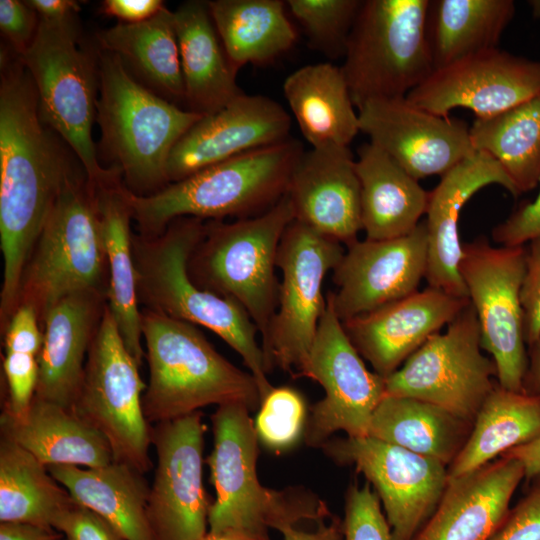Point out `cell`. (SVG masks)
I'll list each match as a JSON object with an SVG mask.
<instances>
[{
	"instance_id": "obj_1",
	"label": "cell",
	"mask_w": 540,
	"mask_h": 540,
	"mask_svg": "<svg viewBox=\"0 0 540 540\" xmlns=\"http://www.w3.org/2000/svg\"><path fill=\"white\" fill-rule=\"evenodd\" d=\"M2 55L0 327L4 332L19 306L21 278L33 247L64 186L79 170L55 132L42 122L34 83L20 57Z\"/></svg>"
},
{
	"instance_id": "obj_2",
	"label": "cell",
	"mask_w": 540,
	"mask_h": 540,
	"mask_svg": "<svg viewBox=\"0 0 540 540\" xmlns=\"http://www.w3.org/2000/svg\"><path fill=\"white\" fill-rule=\"evenodd\" d=\"M205 220H173L158 236L133 234L132 249L139 304L168 317L201 325L237 352L256 379L261 399L273 387L268 378L258 329L236 301L195 284L189 259L204 236Z\"/></svg>"
},
{
	"instance_id": "obj_3",
	"label": "cell",
	"mask_w": 540,
	"mask_h": 540,
	"mask_svg": "<svg viewBox=\"0 0 540 540\" xmlns=\"http://www.w3.org/2000/svg\"><path fill=\"white\" fill-rule=\"evenodd\" d=\"M294 138L251 150L204 168L159 191L140 196L125 188L139 233L158 236L175 219H237L260 215L285 194L304 153Z\"/></svg>"
},
{
	"instance_id": "obj_4",
	"label": "cell",
	"mask_w": 540,
	"mask_h": 540,
	"mask_svg": "<svg viewBox=\"0 0 540 540\" xmlns=\"http://www.w3.org/2000/svg\"><path fill=\"white\" fill-rule=\"evenodd\" d=\"M140 324L149 366L142 397L149 423L174 420L208 405L259 408L256 379L224 358L193 324L146 308Z\"/></svg>"
},
{
	"instance_id": "obj_5",
	"label": "cell",
	"mask_w": 540,
	"mask_h": 540,
	"mask_svg": "<svg viewBox=\"0 0 540 540\" xmlns=\"http://www.w3.org/2000/svg\"><path fill=\"white\" fill-rule=\"evenodd\" d=\"M250 412L232 403L218 406L211 416L214 446L207 463L216 499L210 507L209 530L233 529L269 540V529L330 518L326 503L310 491L274 490L260 483L259 440Z\"/></svg>"
},
{
	"instance_id": "obj_6",
	"label": "cell",
	"mask_w": 540,
	"mask_h": 540,
	"mask_svg": "<svg viewBox=\"0 0 540 540\" xmlns=\"http://www.w3.org/2000/svg\"><path fill=\"white\" fill-rule=\"evenodd\" d=\"M98 75L97 120L104 150L131 192L144 196L159 191L169 184L166 166L173 148L203 115L140 84L117 54H99Z\"/></svg>"
},
{
	"instance_id": "obj_7",
	"label": "cell",
	"mask_w": 540,
	"mask_h": 540,
	"mask_svg": "<svg viewBox=\"0 0 540 540\" xmlns=\"http://www.w3.org/2000/svg\"><path fill=\"white\" fill-rule=\"evenodd\" d=\"M294 219L285 194L260 215L231 222L207 220L204 236L188 262L196 285L245 309L261 334V346L277 309L279 244Z\"/></svg>"
},
{
	"instance_id": "obj_8",
	"label": "cell",
	"mask_w": 540,
	"mask_h": 540,
	"mask_svg": "<svg viewBox=\"0 0 540 540\" xmlns=\"http://www.w3.org/2000/svg\"><path fill=\"white\" fill-rule=\"evenodd\" d=\"M107 287L96 199L85 172L79 171L67 181L33 247L21 278L19 306H31L41 325L65 297L80 292L107 294Z\"/></svg>"
},
{
	"instance_id": "obj_9",
	"label": "cell",
	"mask_w": 540,
	"mask_h": 540,
	"mask_svg": "<svg viewBox=\"0 0 540 540\" xmlns=\"http://www.w3.org/2000/svg\"><path fill=\"white\" fill-rule=\"evenodd\" d=\"M429 0L362 1L341 70L358 110L406 97L433 71L425 22Z\"/></svg>"
},
{
	"instance_id": "obj_10",
	"label": "cell",
	"mask_w": 540,
	"mask_h": 540,
	"mask_svg": "<svg viewBox=\"0 0 540 540\" xmlns=\"http://www.w3.org/2000/svg\"><path fill=\"white\" fill-rule=\"evenodd\" d=\"M34 83L42 122L69 145L92 187L111 172L97 159L92 127L97 117L98 64L81 44L76 19H40L37 33L19 56Z\"/></svg>"
},
{
	"instance_id": "obj_11",
	"label": "cell",
	"mask_w": 540,
	"mask_h": 540,
	"mask_svg": "<svg viewBox=\"0 0 540 540\" xmlns=\"http://www.w3.org/2000/svg\"><path fill=\"white\" fill-rule=\"evenodd\" d=\"M139 367L106 306L71 410L106 438L114 461L144 474L153 466L152 427L143 412Z\"/></svg>"
},
{
	"instance_id": "obj_12",
	"label": "cell",
	"mask_w": 540,
	"mask_h": 540,
	"mask_svg": "<svg viewBox=\"0 0 540 540\" xmlns=\"http://www.w3.org/2000/svg\"><path fill=\"white\" fill-rule=\"evenodd\" d=\"M482 349L478 317L469 303L445 333L430 336L385 378V396L422 400L473 423L497 384L496 365Z\"/></svg>"
},
{
	"instance_id": "obj_13",
	"label": "cell",
	"mask_w": 540,
	"mask_h": 540,
	"mask_svg": "<svg viewBox=\"0 0 540 540\" xmlns=\"http://www.w3.org/2000/svg\"><path fill=\"white\" fill-rule=\"evenodd\" d=\"M345 252L342 243L293 220L279 244L278 303L262 344L268 372L274 367L297 376L313 344L326 306L322 287Z\"/></svg>"
},
{
	"instance_id": "obj_14",
	"label": "cell",
	"mask_w": 540,
	"mask_h": 540,
	"mask_svg": "<svg viewBox=\"0 0 540 540\" xmlns=\"http://www.w3.org/2000/svg\"><path fill=\"white\" fill-rule=\"evenodd\" d=\"M461 252L459 274L478 317L481 346L496 365L497 382L526 392L528 352L520 299L526 247H493L479 237L462 243Z\"/></svg>"
},
{
	"instance_id": "obj_15",
	"label": "cell",
	"mask_w": 540,
	"mask_h": 540,
	"mask_svg": "<svg viewBox=\"0 0 540 540\" xmlns=\"http://www.w3.org/2000/svg\"><path fill=\"white\" fill-rule=\"evenodd\" d=\"M297 377L318 382L325 396L311 409L304 431L310 447H321L336 431L366 437L373 413L385 397V378L365 366L330 299L309 354Z\"/></svg>"
},
{
	"instance_id": "obj_16",
	"label": "cell",
	"mask_w": 540,
	"mask_h": 540,
	"mask_svg": "<svg viewBox=\"0 0 540 540\" xmlns=\"http://www.w3.org/2000/svg\"><path fill=\"white\" fill-rule=\"evenodd\" d=\"M324 453L353 465L374 487L392 540H412L436 509L448 483L447 466L371 436L329 439Z\"/></svg>"
},
{
	"instance_id": "obj_17",
	"label": "cell",
	"mask_w": 540,
	"mask_h": 540,
	"mask_svg": "<svg viewBox=\"0 0 540 540\" xmlns=\"http://www.w3.org/2000/svg\"><path fill=\"white\" fill-rule=\"evenodd\" d=\"M206 428L201 411L152 428L157 463L147 517L154 540H200L208 532L212 503L202 480Z\"/></svg>"
},
{
	"instance_id": "obj_18",
	"label": "cell",
	"mask_w": 540,
	"mask_h": 540,
	"mask_svg": "<svg viewBox=\"0 0 540 540\" xmlns=\"http://www.w3.org/2000/svg\"><path fill=\"white\" fill-rule=\"evenodd\" d=\"M539 92L540 61L494 48L433 70L406 99L445 118L456 108L488 118Z\"/></svg>"
},
{
	"instance_id": "obj_19",
	"label": "cell",
	"mask_w": 540,
	"mask_h": 540,
	"mask_svg": "<svg viewBox=\"0 0 540 540\" xmlns=\"http://www.w3.org/2000/svg\"><path fill=\"white\" fill-rule=\"evenodd\" d=\"M427 258L425 221L401 237L351 243L332 271L336 291L327 294L336 315L343 322L417 292Z\"/></svg>"
},
{
	"instance_id": "obj_20",
	"label": "cell",
	"mask_w": 540,
	"mask_h": 540,
	"mask_svg": "<svg viewBox=\"0 0 540 540\" xmlns=\"http://www.w3.org/2000/svg\"><path fill=\"white\" fill-rule=\"evenodd\" d=\"M357 111L360 132L416 180L442 176L475 152L465 121L433 114L406 97L369 101Z\"/></svg>"
},
{
	"instance_id": "obj_21",
	"label": "cell",
	"mask_w": 540,
	"mask_h": 540,
	"mask_svg": "<svg viewBox=\"0 0 540 540\" xmlns=\"http://www.w3.org/2000/svg\"><path fill=\"white\" fill-rule=\"evenodd\" d=\"M291 117L263 95L234 98L218 111L203 115L178 141L166 166L169 183L254 149L289 138Z\"/></svg>"
},
{
	"instance_id": "obj_22",
	"label": "cell",
	"mask_w": 540,
	"mask_h": 540,
	"mask_svg": "<svg viewBox=\"0 0 540 540\" xmlns=\"http://www.w3.org/2000/svg\"><path fill=\"white\" fill-rule=\"evenodd\" d=\"M469 303L468 298L428 286L342 326L361 357L386 378Z\"/></svg>"
},
{
	"instance_id": "obj_23",
	"label": "cell",
	"mask_w": 540,
	"mask_h": 540,
	"mask_svg": "<svg viewBox=\"0 0 540 540\" xmlns=\"http://www.w3.org/2000/svg\"><path fill=\"white\" fill-rule=\"evenodd\" d=\"M286 196L294 220L346 246L358 240L360 182L349 146L304 152L292 171Z\"/></svg>"
},
{
	"instance_id": "obj_24",
	"label": "cell",
	"mask_w": 540,
	"mask_h": 540,
	"mask_svg": "<svg viewBox=\"0 0 540 540\" xmlns=\"http://www.w3.org/2000/svg\"><path fill=\"white\" fill-rule=\"evenodd\" d=\"M491 184L503 186L514 197L520 195L497 161L485 152L475 151L442 175L438 185L429 192L425 221L428 232L425 279L428 286L468 298L458 270L462 254L459 214L476 192Z\"/></svg>"
},
{
	"instance_id": "obj_25",
	"label": "cell",
	"mask_w": 540,
	"mask_h": 540,
	"mask_svg": "<svg viewBox=\"0 0 540 540\" xmlns=\"http://www.w3.org/2000/svg\"><path fill=\"white\" fill-rule=\"evenodd\" d=\"M524 478L519 460L500 456L467 475L449 479L436 509L412 540H488Z\"/></svg>"
},
{
	"instance_id": "obj_26",
	"label": "cell",
	"mask_w": 540,
	"mask_h": 540,
	"mask_svg": "<svg viewBox=\"0 0 540 540\" xmlns=\"http://www.w3.org/2000/svg\"><path fill=\"white\" fill-rule=\"evenodd\" d=\"M107 306L105 293L65 297L46 314L35 397L71 410L90 345Z\"/></svg>"
},
{
	"instance_id": "obj_27",
	"label": "cell",
	"mask_w": 540,
	"mask_h": 540,
	"mask_svg": "<svg viewBox=\"0 0 540 540\" xmlns=\"http://www.w3.org/2000/svg\"><path fill=\"white\" fill-rule=\"evenodd\" d=\"M121 175V170L113 166L111 173L91 189L96 199L107 257V306L127 350L141 366L145 351L130 229L133 218Z\"/></svg>"
},
{
	"instance_id": "obj_28",
	"label": "cell",
	"mask_w": 540,
	"mask_h": 540,
	"mask_svg": "<svg viewBox=\"0 0 540 540\" xmlns=\"http://www.w3.org/2000/svg\"><path fill=\"white\" fill-rule=\"evenodd\" d=\"M1 438L37 458L45 466H106L114 461L106 438L72 410L34 396L21 416H0Z\"/></svg>"
},
{
	"instance_id": "obj_29",
	"label": "cell",
	"mask_w": 540,
	"mask_h": 540,
	"mask_svg": "<svg viewBox=\"0 0 540 540\" xmlns=\"http://www.w3.org/2000/svg\"><path fill=\"white\" fill-rule=\"evenodd\" d=\"M174 24L188 110L214 113L243 94L212 20L208 1L191 0L178 6Z\"/></svg>"
},
{
	"instance_id": "obj_30",
	"label": "cell",
	"mask_w": 540,
	"mask_h": 540,
	"mask_svg": "<svg viewBox=\"0 0 540 540\" xmlns=\"http://www.w3.org/2000/svg\"><path fill=\"white\" fill-rule=\"evenodd\" d=\"M356 172L365 239H393L417 227L429 200L418 180L371 142L360 147Z\"/></svg>"
},
{
	"instance_id": "obj_31",
	"label": "cell",
	"mask_w": 540,
	"mask_h": 540,
	"mask_svg": "<svg viewBox=\"0 0 540 540\" xmlns=\"http://www.w3.org/2000/svg\"><path fill=\"white\" fill-rule=\"evenodd\" d=\"M283 94L312 148L349 146L360 132L341 67L330 62L302 66L285 79Z\"/></svg>"
},
{
	"instance_id": "obj_32",
	"label": "cell",
	"mask_w": 540,
	"mask_h": 540,
	"mask_svg": "<svg viewBox=\"0 0 540 540\" xmlns=\"http://www.w3.org/2000/svg\"><path fill=\"white\" fill-rule=\"evenodd\" d=\"M47 468L75 502L106 519L125 540H154L147 517L150 487L142 473L116 461L97 468Z\"/></svg>"
},
{
	"instance_id": "obj_33",
	"label": "cell",
	"mask_w": 540,
	"mask_h": 540,
	"mask_svg": "<svg viewBox=\"0 0 540 540\" xmlns=\"http://www.w3.org/2000/svg\"><path fill=\"white\" fill-rule=\"evenodd\" d=\"M515 11L513 0H429L425 33L433 70L499 48Z\"/></svg>"
},
{
	"instance_id": "obj_34",
	"label": "cell",
	"mask_w": 540,
	"mask_h": 540,
	"mask_svg": "<svg viewBox=\"0 0 540 540\" xmlns=\"http://www.w3.org/2000/svg\"><path fill=\"white\" fill-rule=\"evenodd\" d=\"M209 11L233 69L265 65L289 51L297 33L282 0H214Z\"/></svg>"
},
{
	"instance_id": "obj_35",
	"label": "cell",
	"mask_w": 540,
	"mask_h": 540,
	"mask_svg": "<svg viewBox=\"0 0 540 540\" xmlns=\"http://www.w3.org/2000/svg\"><path fill=\"white\" fill-rule=\"evenodd\" d=\"M539 437L540 395L508 390L497 382L479 409L465 445L448 466V480Z\"/></svg>"
},
{
	"instance_id": "obj_36",
	"label": "cell",
	"mask_w": 540,
	"mask_h": 540,
	"mask_svg": "<svg viewBox=\"0 0 540 540\" xmlns=\"http://www.w3.org/2000/svg\"><path fill=\"white\" fill-rule=\"evenodd\" d=\"M472 426L434 404L385 396L373 413L368 436L449 466L465 445Z\"/></svg>"
},
{
	"instance_id": "obj_37",
	"label": "cell",
	"mask_w": 540,
	"mask_h": 540,
	"mask_svg": "<svg viewBox=\"0 0 540 540\" xmlns=\"http://www.w3.org/2000/svg\"><path fill=\"white\" fill-rule=\"evenodd\" d=\"M96 38L102 51L117 54L165 99L185 101L174 13L166 6L146 21L119 23Z\"/></svg>"
},
{
	"instance_id": "obj_38",
	"label": "cell",
	"mask_w": 540,
	"mask_h": 540,
	"mask_svg": "<svg viewBox=\"0 0 540 540\" xmlns=\"http://www.w3.org/2000/svg\"><path fill=\"white\" fill-rule=\"evenodd\" d=\"M469 132L474 150L497 161L519 194L539 185L540 92L497 115L476 118Z\"/></svg>"
},
{
	"instance_id": "obj_39",
	"label": "cell",
	"mask_w": 540,
	"mask_h": 540,
	"mask_svg": "<svg viewBox=\"0 0 540 540\" xmlns=\"http://www.w3.org/2000/svg\"><path fill=\"white\" fill-rule=\"evenodd\" d=\"M73 499L47 466L19 445L0 440V522L51 527Z\"/></svg>"
},
{
	"instance_id": "obj_40",
	"label": "cell",
	"mask_w": 540,
	"mask_h": 540,
	"mask_svg": "<svg viewBox=\"0 0 540 540\" xmlns=\"http://www.w3.org/2000/svg\"><path fill=\"white\" fill-rule=\"evenodd\" d=\"M361 0H288L286 6L312 47L328 58L344 57Z\"/></svg>"
},
{
	"instance_id": "obj_41",
	"label": "cell",
	"mask_w": 540,
	"mask_h": 540,
	"mask_svg": "<svg viewBox=\"0 0 540 540\" xmlns=\"http://www.w3.org/2000/svg\"><path fill=\"white\" fill-rule=\"evenodd\" d=\"M306 413L299 391L288 386L272 387L262 398L254 422L259 442L274 451L293 447L304 436Z\"/></svg>"
},
{
	"instance_id": "obj_42",
	"label": "cell",
	"mask_w": 540,
	"mask_h": 540,
	"mask_svg": "<svg viewBox=\"0 0 540 540\" xmlns=\"http://www.w3.org/2000/svg\"><path fill=\"white\" fill-rule=\"evenodd\" d=\"M342 540H392L380 499L367 482L352 484L345 497Z\"/></svg>"
},
{
	"instance_id": "obj_43",
	"label": "cell",
	"mask_w": 540,
	"mask_h": 540,
	"mask_svg": "<svg viewBox=\"0 0 540 540\" xmlns=\"http://www.w3.org/2000/svg\"><path fill=\"white\" fill-rule=\"evenodd\" d=\"M3 370L8 388L3 410L21 416L29 409L35 396L39 370L37 356L5 352Z\"/></svg>"
},
{
	"instance_id": "obj_44",
	"label": "cell",
	"mask_w": 540,
	"mask_h": 540,
	"mask_svg": "<svg viewBox=\"0 0 540 540\" xmlns=\"http://www.w3.org/2000/svg\"><path fill=\"white\" fill-rule=\"evenodd\" d=\"M488 540H540V475Z\"/></svg>"
},
{
	"instance_id": "obj_45",
	"label": "cell",
	"mask_w": 540,
	"mask_h": 540,
	"mask_svg": "<svg viewBox=\"0 0 540 540\" xmlns=\"http://www.w3.org/2000/svg\"><path fill=\"white\" fill-rule=\"evenodd\" d=\"M52 528L66 540H125L106 519L74 500L55 517Z\"/></svg>"
},
{
	"instance_id": "obj_46",
	"label": "cell",
	"mask_w": 540,
	"mask_h": 540,
	"mask_svg": "<svg viewBox=\"0 0 540 540\" xmlns=\"http://www.w3.org/2000/svg\"><path fill=\"white\" fill-rule=\"evenodd\" d=\"M520 299L528 346L540 338V236L528 242Z\"/></svg>"
},
{
	"instance_id": "obj_47",
	"label": "cell",
	"mask_w": 540,
	"mask_h": 540,
	"mask_svg": "<svg viewBox=\"0 0 540 540\" xmlns=\"http://www.w3.org/2000/svg\"><path fill=\"white\" fill-rule=\"evenodd\" d=\"M40 18L26 1H0V28L14 54L22 56L35 38Z\"/></svg>"
},
{
	"instance_id": "obj_48",
	"label": "cell",
	"mask_w": 540,
	"mask_h": 540,
	"mask_svg": "<svg viewBox=\"0 0 540 540\" xmlns=\"http://www.w3.org/2000/svg\"><path fill=\"white\" fill-rule=\"evenodd\" d=\"M539 236L540 189L534 201L519 205L505 221L492 230L494 241L502 246H523Z\"/></svg>"
},
{
	"instance_id": "obj_49",
	"label": "cell",
	"mask_w": 540,
	"mask_h": 540,
	"mask_svg": "<svg viewBox=\"0 0 540 540\" xmlns=\"http://www.w3.org/2000/svg\"><path fill=\"white\" fill-rule=\"evenodd\" d=\"M2 334L5 352L26 353L38 357L43 343V331L31 306L20 305Z\"/></svg>"
},
{
	"instance_id": "obj_50",
	"label": "cell",
	"mask_w": 540,
	"mask_h": 540,
	"mask_svg": "<svg viewBox=\"0 0 540 540\" xmlns=\"http://www.w3.org/2000/svg\"><path fill=\"white\" fill-rule=\"evenodd\" d=\"M164 7L161 0H105L100 11L121 20V23L135 24L154 17Z\"/></svg>"
},
{
	"instance_id": "obj_51",
	"label": "cell",
	"mask_w": 540,
	"mask_h": 540,
	"mask_svg": "<svg viewBox=\"0 0 540 540\" xmlns=\"http://www.w3.org/2000/svg\"><path fill=\"white\" fill-rule=\"evenodd\" d=\"M41 20L53 23H64L76 19L80 4L74 0H29Z\"/></svg>"
},
{
	"instance_id": "obj_52",
	"label": "cell",
	"mask_w": 540,
	"mask_h": 540,
	"mask_svg": "<svg viewBox=\"0 0 540 540\" xmlns=\"http://www.w3.org/2000/svg\"><path fill=\"white\" fill-rule=\"evenodd\" d=\"M63 537L51 527L28 523L1 522L0 540H57Z\"/></svg>"
},
{
	"instance_id": "obj_53",
	"label": "cell",
	"mask_w": 540,
	"mask_h": 540,
	"mask_svg": "<svg viewBox=\"0 0 540 540\" xmlns=\"http://www.w3.org/2000/svg\"><path fill=\"white\" fill-rule=\"evenodd\" d=\"M284 540H342V520L332 515L330 521L319 522L314 531H304L295 526L284 527L279 531Z\"/></svg>"
},
{
	"instance_id": "obj_54",
	"label": "cell",
	"mask_w": 540,
	"mask_h": 540,
	"mask_svg": "<svg viewBox=\"0 0 540 540\" xmlns=\"http://www.w3.org/2000/svg\"><path fill=\"white\" fill-rule=\"evenodd\" d=\"M501 456L519 460L524 467L527 480L540 475V437L527 444L514 447Z\"/></svg>"
},
{
	"instance_id": "obj_55",
	"label": "cell",
	"mask_w": 540,
	"mask_h": 540,
	"mask_svg": "<svg viewBox=\"0 0 540 540\" xmlns=\"http://www.w3.org/2000/svg\"><path fill=\"white\" fill-rule=\"evenodd\" d=\"M524 388L528 393L540 395V338L529 346Z\"/></svg>"
},
{
	"instance_id": "obj_56",
	"label": "cell",
	"mask_w": 540,
	"mask_h": 540,
	"mask_svg": "<svg viewBox=\"0 0 540 540\" xmlns=\"http://www.w3.org/2000/svg\"><path fill=\"white\" fill-rule=\"evenodd\" d=\"M200 540H268L255 537L241 531L226 529L220 531L209 530Z\"/></svg>"
},
{
	"instance_id": "obj_57",
	"label": "cell",
	"mask_w": 540,
	"mask_h": 540,
	"mask_svg": "<svg viewBox=\"0 0 540 540\" xmlns=\"http://www.w3.org/2000/svg\"><path fill=\"white\" fill-rule=\"evenodd\" d=\"M57 540H66V539H65L64 537H61V538H59V539H57Z\"/></svg>"
}]
</instances>
